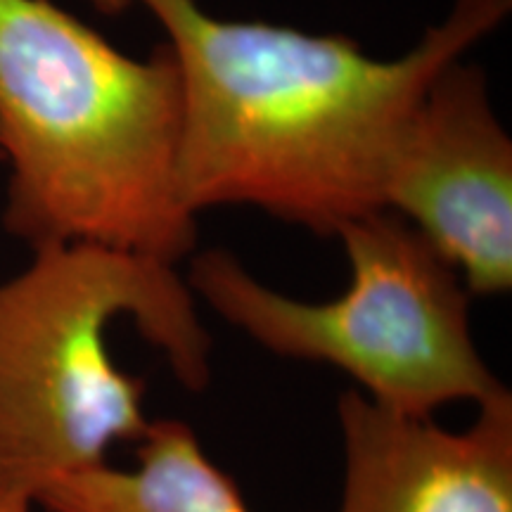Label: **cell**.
Segmentation results:
<instances>
[{
    "instance_id": "6da1fadb",
    "label": "cell",
    "mask_w": 512,
    "mask_h": 512,
    "mask_svg": "<svg viewBox=\"0 0 512 512\" xmlns=\"http://www.w3.org/2000/svg\"><path fill=\"white\" fill-rule=\"evenodd\" d=\"M166 34L181 79L178 190L192 214L254 207L320 235L382 207L403 121L441 69L491 36L512 0H456L396 60L351 36L133 0Z\"/></svg>"
},
{
    "instance_id": "7a4b0ae2",
    "label": "cell",
    "mask_w": 512,
    "mask_h": 512,
    "mask_svg": "<svg viewBox=\"0 0 512 512\" xmlns=\"http://www.w3.org/2000/svg\"><path fill=\"white\" fill-rule=\"evenodd\" d=\"M181 79L53 0H0L3 226L31 249L98 245L178 264L197 216L178 190Z\"/></svg>"
},
{
    "instance_id": "3957f363",
    "label": "cell",
    "mask_w": 512,
    "mask_h": 512,
    "mask_svg": "<svg viewBox=\"0 0 512 512\" xmlns=\"http://www.w3.org/2000/svg\"><path fill=\"white\" fill-rule=\"evenodd\" d=\"M0 280V496L36 505L57 479L140 441L145 380L117 366L107 332L128 318L183 387L211 377V335L176 264L98 245L31 249Z\"/></svg>"
},
{
    "instance_id": "277c9868",
    "label": "cell",
    "mask_w": 512,
    "mask_h": 512,
    "mask_svg": "<svg viewBox=\"0 0 512 512\" xmlns=\"http://www.w3.org/2000/svg\"><path fill=\"white\" fill-rule=\"evenodd\" d=\"M337 238L349 285L328 302L273 290L219 247L192 259L188 285L259 347L344 370L387 411L432 418L451 403L479 406L501 392L505 384L472 337V294L411 223L377 209L344 223Z\"/></svg>"
},
{
    "instance_id": "5b68a950",
    "label": "cell",
    "mask_w": 512,
    "mask_h": 512,
    "mask_svg": "<svg viewBox=\"0 0 512 512\" xmlns=\"http://www.w3.org/2000/svg\"><path fill=\"white\" fill-rule=\"evenodd\" d=\"M382 207L411 223L470 294L512 290V140L482 67L460 57L430 81L394 143Z\"/></svg>"
},
{
    "instance_id": "8992f818",
    "label": "cell",
    "mask_w": 512,
    "mask_h": 512,
    "mask_svg": "<svg viewBox=\"0 0 512 512\" xmlns=\"http://www.w3.org/2000/svg\"><path fill=\"white\" fill-rule=\"evenodd\" d=\"M344 491L339 512H512V394L477 406L453 432L432 418L377 406L358 389L339 396Z\"/></svg>"
},
{
    "instance_id": "52a82bcc",
    "label": "cell",
    "mask_w": 512,
    "mask_h": 512,
    "mask_svg": "<svg viewBox=\"0 0 512 512\" xmlns=\"http://www.w3.org/2000/svg\"><path fill=\"white\" fill-rule=\"evenodd\" d=\"M36 505L48 512H252L181 420H152L131 470L100 463L74 472L43 489Z\"/></svg>"
},
{
    "instance_id": "ba28073f",
    "label": "cell",
    "mask_w": 512,
    "mask_h": 512,
    "mask_svg": "<svg viewBox=\"0 0 512 512\" xmlns=\"http://www.w3.org/2000/svg\"><path fill=\"white\" fill-rule=\"evenodd\" d=\"M95 10L102 12L105 17H119L131 8L133 0H88Z\"/></svg>"
},
{
    "instance_id": "9c48e42d",
    "label": "cell",
    "mask_w": 512,
    "mask_h": 512,
    "mask_svg": "<svg viewBox=\"0 0 512 512\" xmlns=\"http://www.w3.org/2000/svg\"><path fill=\"white\" fill-rule=\"evenodd\" d=\"M0 512H34V503L27 498L0 496Z\"/></svg>"
}]
</instances>
